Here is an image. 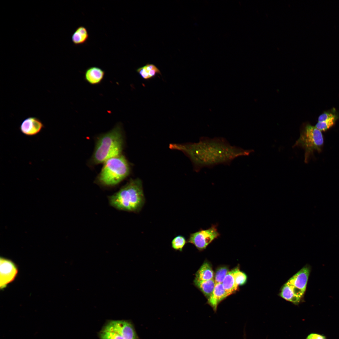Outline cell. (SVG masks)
I'll return each mask as SVG.
<instances>
[{
    "label": "cell",
    "instance_id": "obj_1",
    "mask_svg": "<svg viewBox=\"0 0 339 339\" xmlns=\"http://www.w3.org/2000/svg\"><path fill=\"white\" fill-rule=\"evenodd\" d=\"M170 148L183 152L190 159L193 169L199 172L204 168L219 164L229 165L236 158L248 156L253 152L230 144L225 138L202 137L196 143L172 144Z\"/></svg>",
    "mask_w": 339,
    "mask_h": 339
},
{
    "label": "cell",
    "instance_id": "obj_2",
    "mask_svg": "<svg viewBox=\"0 0 339 339\" xmlns=\"http://www.w3.org/2000/svg\"><path fill=\"white\" fill-rule=\"evenodd\" d=\"M109 201L111 206L119 210L139 212L145 202L141 181L138 179L130 180L110 196Z\"/></svg>",
    "mask_w": 339,
    "mask_h": 339
},
{
    "label": "cell",
    "instance_id": "obj_3",
    "mask_svg": "<svg viewBox=\"0 0 339 339\" xmlns=\"http://www.w3.org/2000/svg\"><path fill=\"white\" fill-rule=\"evenodd\" d=\"M123 131L120 123L111 130L99 136L96 141L92 158L93 163L99 164L119 155L123 143Z\"/></svg>",
    "mask_w": 339,
    "mask_h": 339
},
{
    "label": "cell",
    "instance_id": "obj_4",
    "mask_svg": "<svg viewBox=\"0 0 339 339\" xmlns=\"http://www.w3.org/2000/svg\"><path fill=\"white\" fill-rule=\"evenodd\" d=\"M130 171L127 160L124 156L120 155L110 158L104 163L97 179L104 185H115L126 178Z\"/></svg>",
    "mask_w": 339,
    "mask_h": 339
},
{
    "label": "cell",
    "instance_id": "obj_5",
    "mask_svg": "<svg viewBox=\"0 0 339 339\" xmlns=\"http://www.w3.org/2000/svg\"><path fill=\"white\" fill-rule=\"evenodd\" d=\"M98 335L100 339H139L134 324L129 320H108Z\"/></svg>",
    "mask_w": 339,
    "mask_h": 339
},
{
    "label": "cell",
    "instance_id": "obj_6",
    "mask_svg": "<svg viewBox=\"0 0 339 339\" xmlns=\"http://www.w3.org/2000/svg\"><path fill=\"white\" fill-rule=\"evenodd\" d=\"M323 144L324 138L321 131L315 126L308 124L302 128L300 136L293 147H299L304 149V162L307 163L314 151H321Z\"/></svg>",
    "mask_w": 339,
    "mask_h": 339
},
{
    "label": "cell",
    "instance_id": "obj_7",
    "mask_svg": "<svg viewBox=\"0 0 339 339\" xmlns=\"http://www.w3.org/2000/svg\"><path fill=\"white\" fill-rule=\"evenodd\" d=\"M220 235L217 226L213 225L208 229H200L198 231L191 234L187 242L193 245L199 250H203Z\"/></svg>",
    "mask_w": 339,
    "mask_h": 339
},
{
    "label": "cell",
    "instance_id": "obj_8",
    "mask_svg": "<svg viewBox=\"0 0 339 339\" xmlns=\"http://www.w3.org/2000/svg\"><path fill=\"white\" fill-rule=\"evenodd\" d=\"M310 270L305 266L291 277L286 282L295 296L301 298L306 290Z\"/></svg>",
    "mask_w": 339,
    "mask_h": 339
},
{
    "label": "cell",
    "instance_id": "obj_9",
    "mask_svg": "<svg viewBox=\"0 0 339 339\" xmlns=\"http://www.w3.org/2000/svg\"><path fill=\"white\" fill-rule=\"evenodd\" d=\"M0 288H5L12 282L17 276L18 269L15 264L11 260L0 258Z\"/></svg>",
    "mask_w": 339,
    "mask_h": 339
},
{
    "label": "cell",
    "instance_id": "obj_10",
    "mask_svg": "<svg viewBox=\"0 0 339 339\" xmlns=\"http://www.w3.org/2000/svg\"><path fill=\"white\" fill-rule=\"evenodd\" d=\"M42 122L35 117L30 116L24 119L19 129L21 132L28 136H33L40 133L44 127Z\"/></svg>",
    "mask_w": 339,
    "mask_h": 339
},
{
    "label": "cell",
    "instance_id": "obj_11",
    "mask_svg": "<svg viewBox=\"0 0 339 339\" xmlns=\"http://www.w3.org/2000/svg\"><path fill=\"white\" fill-rule=\"evenodd\" d=\"M224 288L222 284L216 283L214 289L210 297L208 299L207 303L216 312L219 303L229 296Z\"/></svg>",
    "mask_w": 339,
    "mask_h": 339
},
{
    "label": "cell",
    "instance_id": "obj_12",
    "mask_svg": "<svg viewBox=\"0 0 339 339\" xmlns=\"http://www.w3.org/2000/svg\"><path fill=\"white\" fill-rule=\"evenodd\" d=\"M105 72L101 68L92 66L87 68L84 73V78L88 83L91 84L100 83L103 80Z\"/></svg>",
    "mask_w": 339,
    "mask_h": 339
},
{
    "label": "cell",
    "instance_id": "obj_13",
    "mask_svg": "<svg viewBox=\"0 0 339 339\" xmlns=\"http://www.w3.org/2000/svg\"><path fill=\"white\" fill-rule=\"evenodd\" d=\"M137 71L141 78L144 80L150 79L157 75L161 74L159 69L153 64L147 63L137 68Z\"/></svg>",
    "mask_w": 339,
    "mask_h": 339
},
{
    "label": "cell",
    "instance_id": "obj_14",
    "mask_svg": "<svg viewBox=\"0 0 339 339\" xmlns=\"http://www.w3.org/2000/svg\"><path fill=\"white\" fill-rule=\"evenodd\" d=\"M194 283L208 299L213 293L216 285L214 279L205 281L195 279Z\"/></svg>",
    "mask_w": 339,
    "mask_h": 339
},
{
    "label": "cell",
    "instance_id": "obj_15",
    "mask_svg": "<svg viewBox=\"0 0 339 339\" xmlns=\"http://www.w3.org/2000/svg\"><path fill=\"white\" fill-rule=\"evenodd\" d=\"M89 35L86 27L83 26L78 27L74 32L71 36L73 44L76 45L85 43L88 40Z\"/></svg>",
    "mask_w": 339,
    "mask_h": 339
},
{
    "label": "cell",
    "instance_id": "obj_16",
    "mask_svg": "<svg viewBox=\"0 0 339 339\" xmlns=\"http://www.w3.org/2000/svg\"><path fill=\"white\" fill-rule=\"evenodd\" d=\"M214 277L213 272L211 265L205 262L196 272L195 279L205 281L213 279Z\"/></svg>",
    "mask_w": 339,
    "mask_h": 339
},
{
    "label": "cell",
    "instance_id": "obj_17",
    "mask_svg": "<svg viewBox=\"0 0 339 339\" xmlns=\"http://www.w3.org/2000/svg\"><path fill=\"white\" fill-rule=\"evenodd\" d=\"M233 270L228 273L222 284L226 292L229 295L235 292L238 288L235 282Z\"/></svg>",
    "mask_w": 339,
    "mask_h": 339
},
{
    "label": "cell",
    "instance_id": "obj_18",
    "mask_svg": "<svg viewBox=\"0 0 339 339\" xmlns=\"http://www.w3.org/2000/svg\"><path fill=\"white\" fill-rule=\"evenodd\" d=\"M280 295L284 299L295 304H298L301 299L295 295L291 287L287 283L282 288Z\"/></svg>",
    "mask_w": 339,
    "mask_h": 339
},
{
    "label": "cell",
    "instance_id": "obj_19",
    "mask_svg": "<svg viewBox=\"0 0 339 339\" xmlns=\"http://www.w3.org/2000/svg\"><path fill=\"white\" fill-rule=\"evenodd\" d=\"M187 242L185 237L182 235H178L175 236L171 242V247L176 250L182 251L183 249Z\"/></svg>",
    "mask_w": 339,
    "mask_h": 339
},
{
    "label": "cell",
    "instance_id": "obj_20",
    "mask_svg": "<svg viewBox=\"0 0 339 339\" xmlns=\"http://www.w3.org/2000/svg\"><path fill=\"white\" fill-rule=\"evenodd\" d=\"M233 276L236 285H242L245 284L247 280V276L245 274L240 271L238 268L233 269Z\"/></svg>",
    "mask_w": 339,
    "mask_h": 339
},
{
    "label": "cell",
    "instance_id": "obj_21",
    "mask_svg": "<svg viewBox=\"0 0 339 339\" xmlns=\"http://www.w3.org/2000/svg\"><path fill=\"white\" fill-rule=\"evenodd\" d=\"M338 118V117H336L324 121L318 122L315 125V127L321 131H326L334 125Z\"/></svg>",
    "mask_w": 339,
    "mask_h": 339
},
{
    "label": "cell",
    "instance_id": "obj_22",
    "mask_svg": "<svg viewBox=\"0 0 339 339\" xmlns=\"http://www.w3.org/2000/svg\"><path fill=\"white\" fill-rule=\"evenodd\" d=\"M229 272L228 268L226 266L218 268L216 272L214 280L216 283H222L225 277Z\"/></svg>",
    "mask_w": 339,
    "mask_h": 339
},
{
    "label": "cell",
    "instance_id": "obj_23",
    "mask_svg": "<svg viewBox=\"0 0 339 339\" xmlns=\"http://www.w3.org/2000/svg\"><path fill=\"white\" fill-rule=\"evenodd\" d=\"M336 117L338 116L334 110L332 111L325 112L320 116L318 118V122L324 121Z\"/></svg>",
    "mask_w": 339,
    "mask_h": 339
},
{
    "label": "cell",
    "instance_id": "obj_24",
    "mask_svg": "<svg viewBox=\"0 0 339 339\" xmlns=\"http://www.w3.org/2000/svg\"><path fill=\"white\" fill-rule=\"evenodd\" d=\"M307 339H316V334H311L307 337Z\"/></svg>",
    "mask_w": 339,
    "mask_h": 339
},
{
    "label": "cell",
    "instance_id": "obj_25",
    "mask_svg": "<svg viewBox=\"0 0 339 339\" xmlns=\"http://www.w3.org/2000/svg\"><path fill=\"white\" fill-rule=\"evenodd\" d=\"M316 337L317 339H326L324 336L317 334H316Z\"/></svg>",
    "mask_w": 339,
    "mask_h": 339
}]
</instances>
